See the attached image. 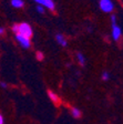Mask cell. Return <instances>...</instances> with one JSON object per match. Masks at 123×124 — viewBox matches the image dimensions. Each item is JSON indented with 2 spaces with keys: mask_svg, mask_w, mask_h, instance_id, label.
Returning <instances> with one entry per match:
<instances>
[{
  "mask_svg": "<svg viewBox=\"0 0 123 124\" xmlns=\"http://www.w3.org/2000/svg\"><path fill=\"white\" fill-rule=\"evenodd\" d=\"M12 31L16 34H21V36H25L27 38H32L33 36V31L32 28L29 23L27 22H20V23H16L12 26Z\"/></svg>",
  "mask_w": 123,
  "mask_h": 124,
  "instance_id": "6da1fadb",
  "label": "cell"
},
{
  "mask_svg": "<svg viewBox=\"0 0 123 124\" xmlns=\"http://www.w3.org/2000/svg\"><path fill=\"white\" fill-rule=\"evenodd\" d=\"M99 6H100L101 10H102L103 12L110 13L114 10V5H113L112 0H100Z\"/></svg>",
  "mask_w": 123,
  "mask_h": 124,
  "instance_id": "7a4b0ae2",
  "label": "cell"
},
{
  "mask_svg": "<svg viewBox=\"0 0 123 124\" xmlns=\"http://www.w3.org/2000/svg\"><path fill=\"white\" fill-rule=\"evenodd\" d=\"M16 40L18 41V43L20 44L22 48H30L31 46V39L30 38H27L25 36H21V34H16Z\"/></svg>",
  "mask_w": 123,
  "mask_h": 124,
  "instance_id": "3957f363",
  "label": "cell"
},
{
  "mask_svg": "<svg viewBox=\"0 0 123 124\" xmlns=\"http://www.w3.org/2000/svg\"><path fill=\"white\" fill-rule=\"evenodd\" d=\"M33 1H36L39 6H42L43 8H47L51 11L56 9V3H54L53 0H33Z\"/></svg>",
  "mask_w": 123,
  "mask_h": 124,
  "instance_id": "277c9868",
  "label": "cell"
},
{
  "mask_svg": "<svg viewBox=\"0 0 123 124\" xmlns=\"http://www.w3.org/2000/svg\"><path fill=\"white\" fill-rule=\"evenodd\" d=\"M121 36H122V31H121L120 27H119L118 24L112 26V38H113V40L118 42L121 39Z\"/></svg>",
  "mask_w": 123,
  "mask_h": 124,
  "instance_id": "5b68a950",
  "label": "cell"
},
{
  "mask_svg": "<svg viewBox=\"0 0 123 124\" xmlns=\"http://www.w3.org/2000/svg\"><path fill=\"white\" fill-rule=\"evenodd\" d=\"M48 95H49V98H50V100L53 102L54 104H60V98H59V95L57 94V93H54L53 91H50L49 90L48 91Z\"/></svg>",
  "mask_w": 123,
  "mask_h": 124,
  "instance_id": "8992f818",
  "label": "cell"
},
{
  "mask_svg": "<svg viewBox=\"0 0 123 124\" xmlns=\"http://www.w3.org/2000/svg\"><path fill=\"white\" fill-rule=\"evenodd\" d=\"M70 113H71V115L73 116L74 119H79V117H81V115H82L81 111H80L79 108H74V106L70 108Z\"/></svg>",
  "mask_w": 123,
  "mask_h": 124,
  "instance_id": "52a82bcc",
  "label": "cell"
},
{
  "mask_svg": "<svg viewBox=\"0 0 123 124\" xmlns=\"http://www.w3.org/2000/svg\"><path fill=\"white\" fill-rule=\"evenodd\" d=\"M11 6L17 9H21L25 6V1L23 0H11Z\"/></svg>",
  "mask_w": 123,
  "mask_h": 124,
  "instance_id": "ba28073f",
  "label": "cell"
},
{
  "mask_svg": "<svg viewBox=\"0 0 123 124\" xmlns=\"http://www.w3.org/2000/svg\"><path fill=\"white\" fill-rule=\"evenodd\" d=\"M56 40H57V42H58L60 46H67V40H66V38H64L62 34H60V33L57 34V36H56Z\"/></svg>",
  "mask_w": 123,
  "mask_h": 124,
  "instance_id": "9c48e42d",
  "label": "cell"
},
{
  "mask_svg": "<svg viewBox=\"0 0 123 124\" xmlns=\"http://www.w3.org/2000/svg\"><path fill=\"white\" fill-rule=\"evenodd\" d=\"M77 59H78V62H79L81 65L85 64V58H84V55H83L81 52H78L77 53Z\"/></svg>",
  "mask_w": 123,
  "mask_h": 124,
  "instance_id": "30bf717a",
  "label": "cell"
},
{
  "mask_svg": "<svg viewBox=\"0 0 123 124\" xmlns=\"http://www.w3.org/2000/svg\"><path fill=\"white\" fill-rule=\"evenodd\" d=\"M36 58H37V60H39V61H42V60L44 59V55L42 52H37Z\"/></svg>",
  "mask_w": 123,
  "mask_h": 124,
  "instance_id": "8fae6325",
  "label": "cell"
},
{
  "mask_svg": "<svg viewBox=\"0 0 123 124\" xmlns=\"http://www.w3.org/2000/svg\"><path fill=\"white\" fill-rule=\"evenodd\" d=\"M101 78H102V80L107 81V80H109V78H110V74H109L108 72H103L102 75H101Z\"/></svg>",
  "mask_w": 123,
  "mask_h": 124,
  "instance_id": "7c38bea8",
  "label": "cell"
},
{
  "mask_svg": "<svg viewBox=\"0 0 123 124\" xmlns=\"http://www.w3.org/2000/svg\"><path fill=\"white\" fill-rule=\"evenodd\" d=\"M111 23H112V26L116 24V16L115 15H112V16H111Z\"/></svg>",
  "mask_w": 123,
  "mask_h": 124,
  "instance_id": "4fadbf2b",
  "label": "cell"
},
{
  "mask_svg": "<svg viewBox=\"0 0 123 124\" xmlns=\"http://www.w3.org/2000/svg\"><path fill=\"white\" fill-rule=\"evenodd\" d=\"M37 11H38V12H40V13H44V8L42 7V6H38V7H37Z\"/></svg>",
  "mask_w": 123,
  "mask_h": 124,
  "instance_id": "5bb4252c",
  "label": "cell"
},
{
  "mask_svg": "<svg viewBox=\"0 0 123 124\" xmlns=\"http://www.w3.org/2000/svg\"><path fill=\"white\" fill-rule=\"evenodd\" d=\"M0 86H2V88H7V83L6 82H0Z\"/></svg>",
  "mask_w": 123,
  "mask_h": 124,
  "instance_id": "9a60e30c",
  "label": "cell"
},
{
  "mask_svg": "<svg viewBox=\"0 0 123 124\" xmlns=\"http://www.w3.org/2000/svg\"><path fill=\"white\" fill-rule=\"evenodd\" d=\"M0 124H3V116L0 114Z\"/></svg>",
  "mask_w": 123,
  "mask_h": 124,
  "instance_id": "2e32d148",
  "label": "cell"
},
{
  "mask_svg": "<svg viewBox=\"0 0 123 124\" xmlns=\"http://www.w3.org/2000/svg\"><path fill=\"white\" fill-rule=\"evenodd\" d=\"M3 33H5V29L0 28V36H1V34H3Z\"/></svg>",
  "mask_w": 123,
  "mask_h": 124,
  "instance_id": "e0dca14e",
  "label": "cell"
}]
</instances>
